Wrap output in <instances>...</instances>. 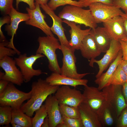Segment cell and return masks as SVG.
<instances>
[{
    "mask_svg": "<svg viewBox=\"0 0 127 127\" xmlns=\"http://www.w3.org/2000/svg\"><path fill=\"white\" fill-rule=\"evenodd\" d=\"M35 112L34 116L32 118V127H41L44 119L48 115L45 104L42 105Z\"/></svg>",
    "mask_w": 127,
    "mask_h": 127,
    "instance_id": "83f0119b",
    "label": "cell"
},
{
    "mask_svg": "<svg viewBox=\"0 0 127 127\" xmlns=\"http://www.w3.org/2000/svg\"><path fill=\"white\" fill-rule=\"evenodd\" d=\"M42 127H49V119L47 115L44 119L43 123L41 125Z\"/></svg>",
    "mask_w": 127,
    "mask_h": 127,
    "instance_id": "ee69618b",
    "label": "cell"
},
{
    "mask_svg": "<svg viewBox=\"0 0 127 127\" xmlns=\"http://www.w3.org/2000/svg\"><path fill=\"white\" fill-rule=\"evenodd\" d=\"M89 7L97 24L103 23L116 16H121L123 13L120 9L113 5L101 3H94Z\"/></svg>",
    "mask_w": 127,
    "mask_h": 127,
    "instance_id": "ba28073f",
    "label": "cell"
},
{
    "mask_svg": "<svg viewBox=\"0 0 127 127\" xmlns=\"http://www.w3.org/2000/svg\"><path fill=\"white\" fill-rule=\"evenodd\" d=\"M117 127H127V107L122 111L117 118L116 123Z\"/></svg>",
    "mask_w": 127,
    "mask_h": 127,
    "instance_id": "836d02e7",
    "label": "cell"
},
{
    "mask_svg": "<svg viewBox=\"0 0 127 127\" xmlns=\"http://www.w3.org/2000/svg\"><path fill=\"white\" fill-rule=\"evenodd\" d=\"M59 40L54 36H40L38 39L39 46L36 54L45 56L48 62V67L53 72L60 74L61 70L56 53L57 49H60V44Z\"/></svg>",
    "mask_w": 127,
    "mask_h": 127,
    "instance_id": "7a4b0ae2",
    "label": "cell"
},
{
    "mask_svg": "<svg viewBox=\"0 0 127 127\" xmlns=\"http://www.w3.org/2000/svg\"><path fill=\"white\" fill-rule=\"evenodd\" d=\"M84 86L83 102L89 105L99 116L108 103L106 95L98 87L87 85Z\"/></svg>",
    "mask_w": 127,
    "mask_h": 127,
    "instance_id": "52a82bcc",
    "label": "cell"
},
{
    "mask_svg": "<svg viewBox=\"0 0 127 127\" xmlns=\"http://www.w3.org/2000/svg\"><path fill=\"white\" fill-rule=\"evenodd\" d=\"M123 60L121 49L116 58L110 65L107 71L104 73H103L99 77L95 80V83L98 85V88L99 90H101L104 87L109 85L113 73Z\"/></svg>",
    "mask_w": 127,
    "mask_h": 127,
    "instance_id": "7402d4cb",
    "label": "cell"
},
{
    "mask_svg": "<svg viewBox=\"0 0 127 127\" xmlns=\"http://www.w3.org/2000/svg\"><path fill=\"white\" fill-rule=\"evenodd\" d=\"M64 122L68 127H83L80 118H71L62 116Z\"/></svg>",
    "mask_w": 127,
    "mask_h": 127,
    "instance_id": "d6a6232c",
    "label": "cell"
},
{
    "mask_svg": "<svg viewBox=\"0 0 127 127\" xmlns=\"http://www.w3.org/2000/svg\"><path fill=\"white\" fill-rule=\"evenodd\" d=\"M102 90L105 95L108 103L115 111L118 118L127 107L122 92V86L110 84Z\"/></svg>",
    "mask_w": 127,
    "mask_h": 127,
    "instance_id": "9c48e42d",
    "label": "cell"
},
{
    "mask_svg": "<svg viewBox=\"0 0 127 127\" xmlns=\"http://www.w3.org/2000/svg\"><path fill=\"white\" fill-rule=\"evenodd\" d=\"M14 59L6 56L0 60V66L5 72L0 79L20 86L24 82L21 72L17 67Z\"/></svg>",
    "mask_w": 127,
    "mask_h": 127,
    "instance_id": "8fae6325",
    "label": "cell"
},
{
    "mask_svg": "<svg viewBox=\"0 0 127 127\" xmlns=\"http://www.w3.org/2000/svg\"><path fill=\"white\" fill-rule=\"evenodd\" d=\"M4 73H3L1 71H0V79L4 75Z\"/></svg>",
    "mask_w": 127,
    "mask_h": 127,
    "instance_id": "681fc988",
    "label": "cell"
},
{
    "mask_svg": "<svg viewBox=\"0 0 127 127\" xmlns=\"http://www.w3.org/2000/svg\"><path fill=\"white\" fill-rule=\"evenodd\" d=\"M59 86L51 85L45 80L38 79L32 83L31 96L22 104L20 109L29 116L32 117L34 112L41 106L48 97L55 93Z\"/></svg>",
    "mask_w": 127,
    "mask_h": 127,
    "instance_id": "6da1fadb",
    "label": "cell"
},
{
    "mask_svg": "<svg viewBox=\"0 0 127 127\" xmlns=\"http://www.w3.org/2000/svg\"><path fill=\"white\" fill-rule=\"evenodd\" d=\"M120 16L123 20L125 32L127 36V14L123 12Z\"/></svg>",
    "mask_w": 127,
    "mask_h": 127,
    "instance_id": "60d3db41",
    "label": "cell"
},
{
    "mask_svg": "<svg viewBox=\"0 0 127 127\" xmlns=\"http://www.w3.org/2000/svg\"><path fill=\"white\" fill-rule=\"evenodd\" d=\"M120 64L127 76V60H123Z\"/></svg>",
    "mask_w": 127,
    "mask_h": 127,
    "instance_id": "7bdbcfd3",
    "label": "cell"
},
{
    "mask_svg": "<svg viewBox=\"0 0 127 127\" xmlns=\"http://www.w3.org/2000/svg\"><path fill=\"white\" fill-rule=\"evenodd\" d=\"M79 50L82 56L89 60V65L92 67H93V61L102 53L90 34L87 36L84 39Z\"/></svg>",
    "mask_w": 127,
    "mask_h": 127,
    "instance_id": "ac0fdd59",
    "label": "cell"
},
{
    "mask_svg": "<svg viewBox=\"0 0 127 127\" xmlns=\"http://www.w3.org/2000/svg\"><path fill=\"white\" fill-rule=\"evenodd\" d=\"M121 40L126 42L127 44V36L126 37H125L123 38Z\"/></svg>",
    "mask_w": 127,
    "mask_h": 127,
    "instance_id": "c3c4849f",
    "label": "cell"
},
{
    "mask_svg": "<svg viewBox=\"0 0 127 127\" xmlns=\"http://www.w3.org/2000/svg\"><path fill=\"white\" fill-rule=\"evenodd\" d=\"M102 52L105 53L109 49L112 39L103 27L91 29L90 33Z\"/></svg>",
    "mask_w": 127,
    "mask_h": 127,
    "instance_id": "603a6c76",
    "label": "cell"
},
{
    "mask_svg": "<svg viewBox=\"0 0 127 127\" xmlns=\"http://www.w3.org/2000/svg\"><path fill=\"white\" fill-rule=\"evenodd\" d=\"M83 127H101L97 114L87 104L82 102L78 106Z\"/></svg>",
    "mask_w": 127,
    "mask_h": 127,
    "instance_id": "ffe728a7",
    "label": "cell"
},
{
    "mask_svg": "<svg viewBox=\"0 0 127 127\" xmlns=\"http://www.w3.org/2000/svg\"><path fill=\"white\" fill-rule=\"evenodd\" d=\"M119 41L121 44L123 60H127V44L121 40Z\"/></svg>",
    "mask_w": 127,
    "mask_h": 127,
    "instance_id": "f35d334b",
    "label": "cell"
},
{
    "mask_svg": "<svg viewBox=\"0 0 127 127\" xmlns=\"http://www.w3.org/2000/svg\"><path fill=\"white\" fill-rule=\"evenodd\" d=\"M59 107L62 116L71 118H80L78 107H73L65 104H60L59 105Z\"/></svg>",
    "mask_w": 127,
    "mask_h": 127,
    "instance_id": "4316f807",
    "label": "cell"
},
{
    "mask_svg": "<svg viewBox=\"0 0 127 127\" xmlns=\"http://www.w3.org/2000/svg\"><path fill=\"white\" fill-rule=\"evenodd\" d=\"M15 123L22 127H32V118L20 109H12L11 123Z\"/></svg>",
    "mask_w": 127,
    "mask_h": 127,
    "instance_id": "d4e9b609",
    "label": "cell"
},
{
    "mask_svg": "<svg viewBox=\"0 0 127 127\" xmlns=\"http://www.w3.org/2000/svg\"><path fill=\"white\" fill-rule=\"evenodd\" d=\"M45 102L49 127H56L58 124L64 122L60 110L59 102L54 95L49 96Z\"/></svg>",
    "mask_w": 127,
    "mask_h": 127,
    "instance_id": "e0dca14e",
    "label": "cell"
},
{
    "mask_svg": "<svg viewBox=\"0 0 127 127\" xmlns=\"http://www.w3.org/2000/svg\"><path fill=\"white\" fill-rule=\"evenodd\" d=\"M58 16L62 19L73 22L76 24H83L94 29L97 27L89 9L72 5H67L60 12Z\"/></svg>",
    "mask_w": 127,
    "mask_h": 127,
    "instance_id": "3957f363",
    "label": "cell"
},
{
    "mask_svg": "<svg viewBox=\"0 0 127 127\" xmlns=\"http://www.w3.org/2000/svg\"><path fill=\"white\" fill-rule=\"evenodd\" d=\"M47 4L53 11L59 7L65 5H72L82 7L79 1L73 0H50Z\"/></svg>",
    "mask_w": 127,
    "mask_h": 127,
    "instance_id": "f546056e",
    "label": "cell"
},
{
    "mask_svg": "<svg viewBox=\"0 0 127 127\" xmlns=\"http://www.w3.org/2000/svg\"><path fill=\"white\" fill-rule=\"evenodd\" d=\"M122 86V91L126 101L127 102V82Z\"/></svg>",
    "mask_w": 127,
    "mask_h": 127,
    "instance_id": "b9f144b4",
    "label": "cell"
},
{
    "mask_svg": "<svg viewBox=\"0 0 127 127\" xmlns=\"http://www.w3.org/2000/svg\"><path fill=\"white\" fill-rule=\"evenodd\" d=\"M54 96L59 104L73 107H78L83 100V94L80 91L75 88H71L67 85L59 87Z\"/></svg>",
    "mask_w": 127,
    "mask_h": 127,
    "instance_id": "30bf717a",
    "label": "cell"
},
{
    "mask_svg": "<svg viewBox=\"0 0 127 127\" xmlns=\"http://www.w3.org/2000/svg\"><path fill=\"white\" fill-rule=\"evenodd\" d=\"M13 0H0V9L1 13L5 15H8L13 7Z\"/></svg>",
    "mask_w": 127,
    "mask_h": 127,
    "instance_id": "1f68e13d",
    "label": "cell"
},
{
    "mask_svg": "<svg viewBox=\"0 0 127 127\" xmlns=\"http://www.w3.org/2000/svg\"><path fill=\"white\" fill-rule=\"evenodd\" d=\"M9 42L6 40L0 43V60L6 56H13L17 54L18 52L13 49L7 47Z\"/></svg>",
    "mask_w": 127,
    "mask_h": 127,
    "instance_id": "4dcf8cb0",
    "label": "cell"
},
{
    "mask_svg": "<svg viewBox=\"0 0 127 127\" xmlns=\"http://www.w3.org/2000/svg\"><path fill=\"white\" fill-rule=\"evenodd\" d=\"M127 82V76L122 69L120 64L113 73L109 85H122Z\"/></svg>",
    "mask_w": 127,
    "mask_h": 127,
    "instance_id": "484cf974",
    "label": "cell"
},
{
    "mask_svg": "<svg viewBox=\"0 0 127 127\" xmlns=\"http://www.w3.org/2000/svg\"><path fill=\"white\" fill-rule=\"evenodd\" d=\"M113 5L121 9L127 14V0H112Z\"/></svg>",
    "mask_w": 127,
    "mask_h": 127,
    "instance_id": "8d00e7d4",
    "label": "cell"
},
{
    "mask_svg": "<svg viewBox=\"0 0 127 127\" xmlns=\"http://www.w3.org/2000/svg\"><path fill=\"white\" fill-rule=\"evenodd\" d=\"M48 0H34L35 2L40 5H46L47 4Z\"/></svg>",
    "mask_w": 127,
    "mask_h": 127,
    "instance_id": "f6af8a7d",
    "label": "cell"
},
{
    "mask_svg": "<svg viewBox=\"0 0 127 127\" xmlns=\"http://www.w3.org/2000/svg\"><path fill=\"white\" fill-rule=\"evenodd\" d=\"M56 127H68L67 125L64 122L58 124Z\"/></svg>",
    "mask_w": 127,
    "mask_h": 127,
    "instance_id": "bcb514c9",
    "label": "cell"
},
{
    "mask_svg": "<svg viewBox=\"0 0 127 127\" xmlns=\"http://www.w3.org/2000/svg\"><path fill=\"white\" fill-rule=\"evenodd\" d=\"M121 49V44L119 40L112 39L109 48L103 57L99 60H94L93 63H96L99 69L95 76L96 79L99 77L115 59Z\"/></svg>",
    "mask_w": 127,
    "mask_h": 127,
    "instance_id": "7c38bea8",
    "label": "cell"
},
{
    "mask_svg": "<svg viewBox=\"0 0 127 127\" xmlns=\"http://www.w3.org/2000/svg\"><path fill=\"white\" fill-rule=\"evenodd\" d=\"M62 21L70 28L69 31L71 39L69 41L70 48L75 50H79L83 40L87 36L90 34L91 29L90 28L83 30L80 26L77 25L74 22L64 19Z\"/></svg>",
    "mask_w": 127,
    "mask_h": 127,
    "instance_id": "2e32d148",
    "label": "cell"
},
{
    "mask_svg": "<svg viewBox=\"0 0 127 127\" xmlns=\"http://www.w3.org/2000/svg\"><path fill=\"white\" fill-rule=\"evenodd\" d=\"M34 0H16V9L18 8V5L19 3L21 2H24L27 4L29 6V8L31 9L35 8L36 6Z\"/></svg>",
    "mask_w": 127,
    "mask_h": 127,
    "instance_id": "74e56055",
    "label": "cell"
},
{
    "mask_svg": "<svg viewBox=\"0 0 127 127\" xmlns=\"http://www.w3.org/2000/svg\"><path fill=\"white\" fill-rule=\"evenodd\" d=\"M44 56V55L40 54H36L28 56L25 53L20 54L18 57L14 58L16 65L20 69L25 82H28L34 76H39L43 73L47 74L42 72L40 69H34L33 67L38 59Z\"/></svg>",
    "mask_w": 127,
    "mask_h": 127,
    "instance_id": "8992f818",
    "label": "cell"
},
{
    "mask_svg": "<svg viewBox=\"0 0 127 127\" xmlns=\"http://www.w3.org/2000/svg\"><path fill=\"white\" fill-rule=\"evenodd\" d=\"M10 83L7 80L1 79L0 80V94L2 92L5 90Z\"/></svg>",
    "mask_w": 127,
    "mask_h": 127,
    "instance_id": "ab89813d",
    "label": "cell"
},
{
    "mask_svg": "<svg viewBox=\"0 0 127 127\" xmlns=\"http://www.w3.org/2000/svg\"></svg>",
    "mask_w": 127,
    "mask_h": 127,
    "instance_id": "f907efd6",
    "label": "cell"
},
{
    "mask_svg": "<svg viewBox=\"0 0 127 127\" xmlns=\"http://www.w3.org/2000/svg\"><path fill=\"white\" fill-rule=\"evenodd\" d=\"M35 4L36 7L34 9H31L28 7L26 8L29 18L25 21V23L39 28L47 36H54L51 28L45 20V16L41 11L40 5L36 2Z\"/></svg>",
    "mask_w": 127,
    "mask_h": 127,
    "instance_id": "4fadbf2b",
    "label": "cell"
},
{
    "mask_svg": "<svg viewBox=\"0 0 127 127\" xmlns=\"http://www.w3.org/2000/svg\"><path fill=\"white\" fill-rule=\"evenodd\" d=\"M10 17L9 16L6 15L0 19V42H3L6 40L5 36L4 35L3 32L1 30V27L4 24H9L10 22Z\"/></svg>",
    "mask_w": 127,
    "mask_h": 127,
    "instance_id": "d590c367",
    "label": "cell"
},
{
    "mask_svg": "<svg viewBox=\"0 0 127 127\" xmlns=\"http://www.w3.org/2000/svg\"><path fill=\"white\" fill-rule=\"evenodd\" d=\"M31 90L26 93L18 89L10 82L4 91L0 94V106H8L12 109H20L25 101L28 100L32 95Z\"/></svg>",
    "mask_w": 127,
    "mask_h": 127,
    "instance_id": "277c9868",
    "label": "cell"
},
{
    "mask_svg": "<svg viewBox=\"0 0 127 127\" xmlns=\"http://www.w3.org/2000/svg\"><path fill=\"white\" fill-rule=\"evenodd\" d=\"M40 7L52 19L53 24L50 27L51 30L52 32L58 37L60 44L70 48L69 41L67 40L65 33V29L62 25V19L55 14L54 11L51 9L47 4L40 5Z\"/></svg>",
    "mask_w": 127,
    "mask_h": 127,
    "instance_id": "9a60e30c",
    "label": "cell"
},
{
    "mask_svg": "<svg viewBox=\"0 0 127 127\" xmlns=\"http://www.w3.org/2000/svg\"><path fill=\"white\" fill-rule=\"evenodd\" d=\"M102 127H111L116 122L117 118L116 113L108 103L99 115Z\"/></svg>",
    "mask_w": 127,
    "mask_h": 127,
    "instance_id": "cb8c5ba5",
    "label": "cell"
},
{
    "mask_svg": "<svg viewBox=\"0 0 127 127\" xmlns=\"http://www.w3.org/2000/svg\"><path fill=\"white\" fill-rule=\"evenodd\" d=\"M12 126L13 127H22L20 125L15 123H12L11 124Z\"/></svg>",
    "mask_w": 127,
    "mask_h": 127,
    "instance_id": "7dc6e473",
    "label": "cell"
},
{
    "mask_svg": "<svg viewBox=\"0 0 127 127\" xmlns=\"http://www.w3.org/2000/svg\"><path fill=\"white\" fill-rule=\"evenodd\" d=\"M103 23V27L112 39L119 40L127 36L121 16H116Z\"/></svg>",
    "mask_w": 127,
    "mask_h": 127,
    "instance_id": "d6986e66",
    "label": "cell"
},
{
    "mask_svg": "<svg viewBox=\"0 0 127 127\" xmlns=\"http://www.w3.org/2000/svg\"><path fill=\"white\" fill-rule=\"evenodd\" d=\"M12 108L8 106H0V125H7L11 123Z\"/></svg>",
    "mask_w": 127,
    "mask_h": 127,
    "instance_id": "f1b7e54d",
    "label": "cell"
},
{
    "mask_svg": "<svg viewBox=\"0 0 127 127\" xmlns=\"http://www.w3.org/2000/svg\"><path fill=\"white\" fill-rule=\"evenodd\" d=\"M60 50L63 56L62 65L60 68L61 74L74 79H81L90 74H79L78 72L75 64L76 58L75 54V50L62 44H60Z\"/></svg>",
    "mask_w": 127,
    "mask_h": 127,
    "instance_id": "5b68a950",
    "label": "cell"
},
{
    "mask_svg": "<svg viewBox=\"0 0 127 127\" xmlns=\"http://www.w3.org/2000/svg\"><path fill=\"white\" fill-rule=\"evenodd\" d=\"M82 7H89L92 4L96 3H101L105 4L113 5L112 0H79Z\"/></svg>",
    "mask_w": 127,
    "mask_h": 127,
    "instance_id": "e575fe53",
    "label": "cell"
},
{
    "mask_svg": "<svg viewBox=\"0 0 127 127\" xmlns=\"http://www.w3.org/2000/svg\"><path fill=\"white\" fill-rule=\"evenodd\" d=\"M45 80L52 85H67L75 87L78 85H87L88 80L86 79H76L53 72L46 78Z\"/></svg>",
    "mask_w": 127,
    "mask_h": 127,
    "instance_id": "44dd1931",
    "label": "cell"
},
{
    "mask_svg": "<svg viewBox=\"0 0 127 127\" xmlns=\"http://www.w3.org/2000/svg\"><path fill=\"white\" fill-rule=\"evenodd\" d=\"M8 15L10 19V24L6 26L5 29L8 35L11 36V38L7 47L16 51L19 55L20 54V52L14 46L13 43L14 37L15 35L16 34L19 24L21 22L26 21L28 20L29 18V16L28 13L18 12L13 7L12 8Z\"/></svg>",
    "mask_w": 127,
    "mask_h": 127,
    "instance_id": "5bb4252c",
    "label": "cell"
}]
</instances>
